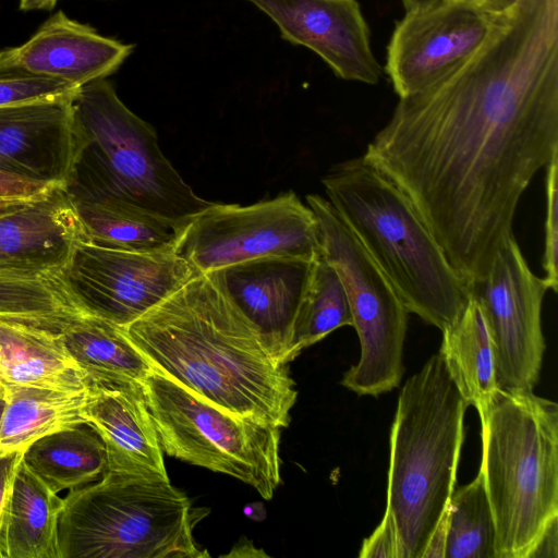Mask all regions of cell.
<instances>
[{
  "mask_svg": "<svg viewBox=\"0 0 558 558\" xmlns=\"http://www.w3.org/2000/svg\"><path fill=\"white\" fill-rule=\"evenodd\" d=\"M144 396L162 450L225 473L270 499L281 482V427L231 414L153 369Z\"/></svg>",
  "mask_w": 558,
  "mask_h": 558,
  "instance_id": "obj_8",
  "label": "cell"
},
{
  "mask_svg": "<svg viewBox=\"0 0 558 558\" xmlns=\"http://www.w3.org/2000/svg\"><path fill=\"white\" fill-rule=\"evenodd\" d=\"M23 460L57 494L90 484L107 470L104 440L89 423L38 438L25 449Z\"/></svg>",
  "mask_w": 558,
  "mask_h": 558,
  "instance_id": "obj_25",
  "label": "cell"
},
{
  "mask_svg": "<svg viewBox=\"0 0 558 558\" xmlns=\"http://www.w3.org/2000/svg\"><path fill=\"white\" fill-rule=\"evenodd\" d=\"M77 149L65 189L73 201L114 202L186 227L208 202L184 182L158 146L157 133L100 78L72 101Z\"/></svg>",
  "mask_w": 558,
  "mask_h": 558,
  "instance_id": "obj_5",
  "label": "cell"
},
{
  "mask_svg": "<svg viewBox=\"0 0 558 558\" xmlns=\"http://www.w3.org/2000/svg\"><path fill=\"white\" fill-rule=\"evenodd\" d=\"M558 154V0L497 13L484 45L400 98L362 155L409 198L453 269L482 280L524 191Z\"/></svg>",
  "mask_w": 558,
  "mask_h": 558,
  "instance_id": "obj_1",
  "label": "cell"
},
{
  "mask_svg": "<svg viewBox=\"0 0 558 558\" xmlns=\"http://www.w3.org/2000/svg\"><path fill=\"white\" fill-rule=\"evenodd\" d=\"M133 49V45L100 35L58 11L26 43L0 51V71H19L82 87L114 73Z\"/></svg>",
  "mask_w": 558,
  "mask_h": 558,
  "instance_id": "obj_17",
  "label": "cell"
},
{
  "mask_svg": "<svg viewBox=\"0 0 558 558\" xmlns=\"http://www.w3.org/2000/svg\"><path fill=\"white\" fill-rule=\"evenodd\" d=\"M87 241L128 252L175 250L185 227L114 202L73 201Z\"/></svg>",
  "mask_w": 558,
  "mask_h": 558,
  "instance_id": "obj_26",
  "label": "cell"
},
{
  "mask_svg": "<svg viewBox=\"0 0 558 558\" xmlns=\"http://www.w3.org/2000/svg\"><path fill=\"white\" fill-rule=\"evenodd\" d=\"M90 396L92 385L80 391L4 386L0 449L25 451L45 435L86 423L84 410Z\"/></svg>",
  "mask_w": 558,
  "mask_h": 558,
  "instance_id": "obj_23",
  "label": "cell"
},
{
  "mask_svg": "<svg viewBox=\"0 0 558 558\" xmlns=\"http://www.w3.org/2000/svg\"><path fill=\"white\" fill-rule=\"evenodd\" d=\"M343 326H353L347 292L337 270L319 253L294 325L295 356Z\"/></svg>",
  "mask_w": 558,
  "mask_h": 558,
  "instance_id": "obj_28",
  "label": "cell"
},
{
  "mask_svg": "<svg viewBox=\"0 0 558 558\" xmlns=\"http://www.w3.org/2000/svg\"><path fill=\"white\" fill-rule=\"evenodd\" d=\"M63 498L25 463L17 465L0 525L1 558H60Z\"/></svg>",
  "mask_w": 558,
  "mask_h": 558,
  "instance_id": "obj_21",
  "label": "cell"
},
{
  "mask_svg": "<svg viewBox=\"0 0 558 558\" xmlns=\"http://www.w3.org/2000/svg\"><path fill=\"white\" fill-rule=\"evenodd\" d=\"M268 15L281 37L318 54L345 81L376 84L381 69L357 0H246Z\"/></svg>",
  "mask_w": 558,
  "mask_h": 558,
  "instance_id": "obj_14",
  "label": "cell"
},
{
  "mask_svg": "<svg viewBox=\"0 0 558 558\" xmlns=\"http://www.w3.org/2000/svg\"><path fill=\"white\" fill-rule=\"evenodd\" d=\"M441 332L439 353L465 400L480 411L500 387L488 327L473 294L469 292L460 316Z\"/></svg>",
  "mask_w": 558,
  "mask_h": 558,
  "instance_id": "obj_24",
  "label": "cell"
},
{
  "mask_svg": "<svg viewBox=\"0 0 558 558\" xmlns=\"http://www.w3.org/2000/svg\"><path fill=\"white\" fill-rule=\"evenodd\" d=\"M175 252L199 274L271 256L314 260V213L292 191L248 206L211 203L184 228Z\"/></svg>",
  "mask_w": 558,
  "mask_h": 558,
  "instance_id": "obj_10",
  "label": "cell"
},
{
  "mask_svg": "<svg viewBox=\"0 0 558 558\" xmlns=\"http://www.w3.org/2000/svg\"><path fill=\"white\" fill-rule=\"evenodd\" d=\"M83 241L87 236L74 202L57 185L0 215V268L63 272Z\"/></svg>",
  "mask_w": 558,
  "mask_h": 558,
  "instance_id": "obj_18",
  "label": "cell"
},
{
  "mask_svg": "<svg viewBox=\"0 0 558 558\" xmlns=\"http://www.w3.org/2000/svg\"><path fill=\"white\" fill-rule=\"evenodd\" d=\"M31 201L33 199L0 198V215L20 208Z\"/></svg>",
  "mask_w": 558,
  "mask_h": 558,
  "instance_id": "obj_40",
  "label": "cell"
},
{
  "mask_svg": "<svg viewBox=\"0 0 558 558\" xmlns=\"http://www.w3.org/2000/svg\"><path fill=\"white\" fill-rule=\"evenodd\" d=\"M4 390V387L2 385H0V392H2Z\"/></svg>",
  "mask_w": 558,
  "mask_h": 558,
  "instance_id": "obj_43",
  "label": "cell"
},
{
  "mask_svg": "<svg viewBox=\"0 0 558 558\" xmlns=\"http://www.w3.org/2000/svg\"><path fill=\"white\" fill-rule=\"evenodd\" d=\"M81 87L59 80L0 71V107L36 100L72 97Z\"/></svg>",
  "mask_w": 558,
  "mask_h": 558,
  "instance_id": "obj_30",
  "label": "cell"
},
{
  "mask_svg": "<svg viewBox=\"0 0 558 558\" xmlns=\"http://www.w3.org/2000/svg\"><path fill=\"white\" fill-rule=\"evenodd\" d=\"M322 183L407 311L440 330L451 325L468 301V283L404 193L363 156L336 163Z\"/></svg>",
  "mask_w": 558,
  "mask_h": 558,
  "instance_id": "obj_3",
  "label": "cell"
},
{
  "mask_svg": "<svg viewBox=\"0 0 558 558\" xmlns=\"http://www.w3.org/2000/svg\"><path fill=\"white\" fill-rule=\"evenodd\" d=\"M75 96L0 107L1 172L66 185L77 149Z\"/></svg>",
  "mask_w": 558,
  "mask_h": 558,
  "instance_id": "obj_16",
  "label": "cell"
},
{
  "mask_svg": "<svg viewBox=\"0 0 558 558\" xmlns=\"http://www.w3.org/2000/svg\"><path fill=\"white\" fill-rule=\"evenodd\" d=\"M84 418L100 435L109 472L169 478L143 385H92Z\"/></svg>",
  "mask_w": 558,
  "mask_h": 558,
  "instance_id": "obj_19",
  "label": "cell"
},
{
  "mask_svg": "<svg viewBox=\"0 0 558 558\" xmlns=\"http://www.w3.org/2000/svg\"><path fill=\"white\" fill-rule=\"evenodd\" d=\"M24 451L0 449V525L17 465Z\"/></svg>",
  "mask_w": 558,
  "mask_h": 558,
  "instance_id": "obj_34",
  "label": "cell"
},
{
  "mask_svg": "<svg viewBox=\"0 0 558 558\" xmlns=\"http://www.w3.org/2000/svg\"><path fill=\"white\" fill-rule=\"evenodd\" d=\"M360 558H397V538L393 524L384 517L374 532L363 541Z\"/></svg>",
  "mask_w": 558,
  "mask_h": 558,
  "instance_id": "obj_32",
  "label": "cell"
},
{
  "mask_svg": "<svg viewBox=\"0 0 558 558\" xmlns=\"http://www.w3.org/2000/svg\"><path fill=\"white\" fill-rule=\"evenodd\" d=\"M314 260L263 257L208 272L255 326L274 357L289 364L296 316Z\"/></svg>",
  "mask_w": 558,
  "mask_h": 558,
  "instance_id": "obj_15",
  "label": "cell"
},
{
  "mask_svg": "<svg viewBox=\"0 0 558 558\" xmlns=\"http://www.w3.org/2000/svg\"><path fill=\"white\" fill-rule=\"evenodd\" d=\"M57 185L0 171V198L34 199Z\"/></svg>",
  "mask_w": 558,
  "mask_h": 558,
  "instance_id": "obj_33",
  "label": "cell"
},
{
  "mask_svg": "<svg viewBox=\"0 0 558 558\" xmlns=\"http://www.w3.org/2000/svg\"><path fill=\"white\" fill-rule=\"evenodd\" d=\"M558 519L554 520L532 547L527 558L558 557Z\"/></svg>",
  "mask_w": 558,
  "mask_h": 558,
  "instance_id": "obj_35",
  "label": "cell"
},
{
  "mask_svg": "<svg viewBox=\"0 0 558 558\" xmlns=\"http://www.w3.org/2000/svg\"><path fill=\"white\" fill-rule=\"evenodd\" d=\"M317 222L322 256L337 270L347 292L361 355L340 384L359 396L378 397L400 385L408 327L404 304L331 203L306 196Z\"/></svg>",
  "mask_w": 558,
  "mask_h": 558,
  "instance_id": "obj_9",
  "label": "cell"
},
{
  "mask_svg": "<svg viewBox=\"0 0 558 558\" xmlns=\"http://www.w3.org/2000/svg\"><path fill=\"white\" fill-rule=\"evenodd\" d=\"M405 10L428 5L437 0H401Z\"/></svg>",
  "mask_w": 558,
  "mask_h": 558,
  "instance_id": "obj_41",
  "label": "cell"
},
{
  "mask_svg": "<svg viewBox=\"0 0 558 558\" xmlns=\"http://www.w3.org/2000/svg\"><path fill=\"white\" fill-rule=\"evenodd\" d=\"M447 520H448V507L436 525L428 544L423 554V558H444L445 545L447 537Z\"/></svg>",
  "mask_w": 558,
  "mask_h": 558,
  "instance_id": "obj_36",
  "label": "cell"
},
{
  "mask_svg": "<svg viewBox=\"0 0 558 558\" xmlns=\"http://www.w3.org/2000/svg\"><path fill=\"white\" fill-rule=\"evenodd\" d=\"M444 558H496L494 518L481 470L450 497Z\"/></svg>",
  "mask_w": 558,
  "mask_h": 558,
  "instance_id": "obj_29",
  "label": "cell"
},
{
  "mask_svg": "<svg viewBox=\"0 0 558 558\" xmlns=\"http://www.w3.org/2000/svg\"><path fill=\"white\" fill-rule=\"evenodd\" d=\"M243 512L245 513L246 517L255 521H262L266 517V510L264 509V506L260 502L247 504L244 507Z\"/></svg>",
  "mask_w": 558,
  "mask_h": 558,
  "instance_id": "obj_39",
  "label": "cell"
},
{
  "mask_svg": "<svg viewBox=\"0 0 558 558\" xmlns=\"http://www.w3.org/2000/svg\"><path fill=\"white\" fill-rule=\"evenodd\" d=\"M58 0H20V9L23 11L50 10L54 8Z\"/></svg>",
  "mask_w": 558,
  "mask_h": 558,
  "instance_id": "obj_38",
  "label": "cell"
},
{
  "mask_svg": "<svg viewBox=\"0 0 558 558\" xmlns=\"http://www.w3.org/2000/svg\"><path fill=\"white\" fill-rule=\"evenodd\" d=\"M477 412L495 557L527 558L558 519V405L533 391L498 388Z\"/></svg>",
  "mask_w": 558,
  "mask_h": 558,
  "instance_id": "obj_6",
  "label": "cell"
},
{
  "mask_svg": "<svg viewBox=\"0 0 558 558\" xmlns=\"http://www.w3.org/2000/svg\"><path fill=\"white\" fill-rule=\"evenodd\" d=\"M496 14L470 0H437L407 10L387 47L386 72L399 98L469 60L489 36Z\"/></svg>",
  "mask_w": 558,
  "mask_h": 558,
  "instance_id": "obj_13",
  "label": "cell"
},
{
  "mask_svg": "<svg viewBox=\"0 0 558 558\" xmlns=\"http://www.w3.org/2000/svg\"><path fill=\"white\" fill-rule=\"evenodd\" d=\"M83 313L63 272L0 268V318L60 330L65 322Z\"/></svg>",
  "mask_w": 558,
  "mask_h": 558,
  "instance_id": "obj_27",
  "label": "cell"
},
{
  "mask_svg": "<svg viewBox=\"0 0 558 558\" xmlns=\"http://www.w3.org/2000/svg\"><path fill=\"white\" fill-rule=\"evenodd\" d=\"M0 383L66 391L90 387L58 330L0 318Z\"/></svg>",
  "mask_w": 558,
  "mask_h": 558,
  "instance_id": "obj_20",
  "label": "cell"
},
{
  "mask_svg": "<svg viewBox=\"0 0 558 558\" xmlns=\"http://www.w3.org/2000/svg\"><path fill=\"white\" fill-rule=\"evenodd\" d=\"M208 512L192 507L169 478L106 471L63 498L60 558L209 557L192 534Z\"/></svg>",
  "mask_w": 558,
  "mask_h": 558,
  "instance_id": "obj_7",
  "label": "cell"
},
{
  "mask_svg": "<svg viewBox=\"0 0 558 558\" xmlns=\"http://www.w3.org/2000/svg\"><path fill=\"white\" fill-rule=\"evenodd\" d=\"M5 399H4V390L0 392V418L4 409Z\"/></svg>",
  "mask_w": 558,
  "mask_h": 558,
  "instance_id": "obj_42",
  "label": "cell"
},
{
  "mask_svg": "<svg viewBox=\"0 0 558 558\" xmlns=\"http://www.w3.org/2000/svg\"><path fill=\"white\" fill-rule=\"evenodd\" d=\"M468 288L485 316L498 386L533 391L546 350L542 305L548 289L530 269L513 233L496 253L486 276Z\"/></svg>",
  "mask_w": 558,
  "mask_h": 558,
  "instance_id": "obj_11",
  "label": "cell"
},
{
  "mask_svg": "<svg viewBox=\"0 0 558 558\" xmlns=\"http://www.w3.org/2000/svg\"><path fill=\"white\" fill-rule=\"evenodd\" d=\"M0 385H1V383H0Z\"/></svg>",
  "mask_w": 558,
  "mask_h": 558,
  "instance_id": "obj_45",
  "label": "cell"
},
{
  "mask_svg": "<svg viewBox=\"0 0 558 558\" xmlns=\"http://www.w3.org/2000/svg\"><path fill=\"white\" fill-rule=\"evenodd\" d=\"M59 333L90 385H144L154 369L123 327L97 316L80 314L65 322Z\"/></svg>",
  "mask_w": 558,
  "mask_h": 558,
  "instance_id": "obj_22",
  "label": "cell"
},
{
  "mask_svg": "<svg viewBox=\"0 0 558 558\" xmlns=\"http://www.w3.org/2000/svg\"><path fill=\"white\" fill-rule=\"evenodd\" d=\"M477 4H480L485 10L492 12V13H500L504 12L511 7H513L515 3H518L520 0H470Z\"/></svg>",
  "mask_w": 558,
  "mask_h": 558,
  "instance_id": "obj_37",
  "label": "cell"
},
{
  "mask_svg": "<svg viewBox=\"0 0 558 558\" xmlns=\"http://www.w3.org/2000/svg\"><path fill=\"white\" fill-rule=\"evenodd\" d=\"M154 369L236 416L289 426L298 390L255 326L202 274L124 327Z\"/></svg>",
  "mask_w": 558,
  "mask_h": 558,
  "instance_id": "obj_2",
  "label": "cell"
},
{
  "mask_svg": "<svg viewBox=\"0 0 558 558\" xmlns=\"http://www.w3.org/2000/svg\"><path fill=\"white\" fill-rule=\"evenodd\" d=\"M546 168V216L543 253L544 282L548 290L557 292L558 270V154L554 155Z\"/></svg>",
  "mask_w": 558,
  "mask_h": 558,
  "instance_id": "obj_31",
  "label": "cell"
},
{
  "mask_svg": "<svg viewBox=\"0 0 558 558\" xmlns=\"http://www.w3.org/2000/svg\"><path fill=\"white\" fill-rule=\"evenodd\" d=\"M0 558H1V555H0Z\"/></svg>",
  "mask_w": 558,
  "mask_h": 558,
  "instance_id": "obj_44",
  "label": "cell"
},
{
  "mask_svg": "<svg viewBox=\"0 0 558 558\" xmlns=\"http://www.w3.org/2000/svg\"><path fill=\"white\" fill-rule=\"evenodd\" d=\"M199 274L175 250L128 252L81 242L63 270L81 308L126 327Z\"/></svg>",
  "mask_w": 558,
  "mask_h": 558,
  "instance_id": "obj_12",
  "label": "cell"
},
{
  "mask_svg": "<svg viewBox=\"0 0 558 558\" xmlns=\"http://www.w3.org/2000/svg\"><path fill=\"white\" fill-rule=\"evenodd\" d=\"M469 407L439 352L399 392L385 510L395 527L397 558H423L449 505Z\"/></svg>",
  "mask_w": 558,
  "mask_h": 558,
  "instance_id": "obj_4",
  "label": "cell"
}]
</instances>
